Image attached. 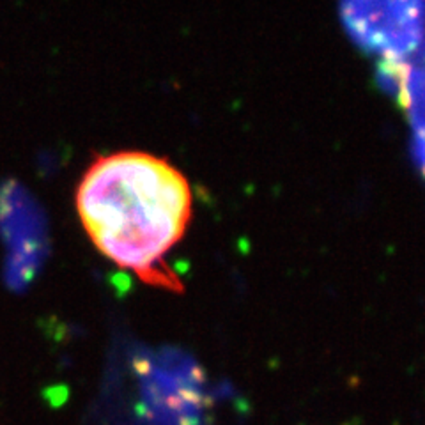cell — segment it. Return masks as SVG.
<instances>
[{
	"label": "cell",
	"mask_w": 425,
	"mask_h": 425,
	"mask_svg": "<svg viewBox=\"0 0 425 425\" xmlns=\"http://www.w3.org/2000/svg\"><path fill=\"white\" fill-rule=\"evenodd\" d=\"M76 210L98 250L148 284L178 287L165 255L192 218V190L167 160L142 151L101 156L76 190Z\"/></svg>",
	"instance_id": "cell-1"
},
{
	"label": "cell",
	"mask_w": 425,
	"mask_h": 425,
	"mask_svg": "<svg viewBox=\"0 0 425 425\" xmlns=\"http://www.w3.org/2000/svg\"><path fill=\"white\" fill-rule=\"evenodd\" d=\"M342 21L354 41L391 62L413 57L425 45V2H351Z\"/></svg>",
	"instance_id": "cell-2"
},
{
	"label": "cell",
	"mask_w": 425,
	"mask_h": 425,
	"mask_svg": "<svg viewBox=\"0 0 425 425\" xmlns=\"http://www.w3.org/2000/svg\"><path fill=\"white\" fill-rule=\"evenodd\" d=\"M386 83L394 86L395 93L409 110L413 128V153L416 163L425 174V50L415 53V58L391 62L384 68Z\"/></svg>",
	"instance_id": "cell-3"
}]
</instances>
